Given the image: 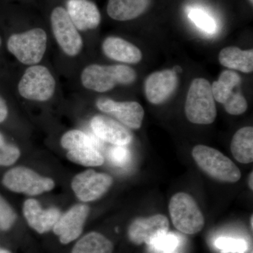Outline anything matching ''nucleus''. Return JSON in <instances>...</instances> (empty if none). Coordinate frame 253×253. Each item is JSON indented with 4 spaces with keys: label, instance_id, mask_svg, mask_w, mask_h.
Here are the masks:
<instances>
[{
    "label": "nucleus",
    "instance_id": "obj_35",
    "mask_svg": "<svg viewBox=\"0 0 253 253\" xmlns=\"http://www.w3.org/2000/svg\"><path fill=\"white\" fill-rule=\"evenodd\" d=\"M5 144H6V142H5L4 136L0 133V146Z\"/></svg>",
    "mask_w": 253,
    "mask_h": 253
},
{
    "label": "nucleus",
    "instance_id": "obj_2",
    "mask_svg": "<svg viewBox=\"0 0 253 253\" xmlns=\"http://www.w3.org/2000/svg\"><path fill=\"white\" fill-rule=\"evenodd\" d=\"M186 118L197 125L212 124L217 117L211 84L204 78H196L190 86L185 103Z\"/></svg>",
    "mask_w": 253,
    "mask_h": 253
},
{
    "label": "nucleus",
    "instance_id": "obj_28",
    "mask_svg": "<svg viewBox=\"0 0 253 253\" xmlns=\"http://www.w3.org/2000/svg\"><path fill=\"white\" fill-rule=\"evenodd\" d=\"M109 157L115 166L125 167L130 161L131 155L126 146H115L110 149Z\"/></svg>",
    "mask_w": 253,
    "mask_h": 253
},
{
    "label": "nucleus",
    "instance_id": "obj_11",
    "mask_svg": "<svg viewBox=\"0 0 253 253\" xmlns=\"http://www.w3.org/2000/svg\"><path fill=\"white\" fill-rule=\"evenodd\" d=\"M89 213V206L77 204L61 215L52 231L61 244H71L81 237Z\"/></svg>",
    "mask_w": 253,
    "mask_h": 253
},
{
    "label": "nucleus",
    "instance_id": "obj_8",
    "mask_svg": "<svg viewBox=\"0 0 253 253\" xmlns=\"http://www.w3.org/2000/svg\"><path fill=\"white\" fill-rule=\"evenodd\" d=\"M51 23L56 41L63 51L70 56L79 54L83 40L67 11L61 6L55 8L51 13Z\"/></svg>",
    "mask_w": 253,
    "mask_h": 253
},
{
    "label": "nucleus",
    "instance_id": "obj_25",
    "mask_svg": "<svg viewBox=\"0 0 253 253\" xmlns=\"http://www.w3.org/2000/svg\"><path fill=\"white\" fill-rule=\"evenodd\" d=\"M16 220V214L14 209L0 195V230L9 231Z\"/></svg>",
    "mask_w": 253,
    "mask_h": 253
},
{
    "label": "nucleus",
    "instance_id": "obj_32",
    "mask_svg": "<svg viewBox=\"0 0 253 253\" xmlns=\"http://www.w3.org/2000/svg\"><path fill=\"white\" fill-rule=\"evenodd\" d=\"M8 109L6 103L2 98L0 97V123L4 122L7 117Z\"/></svg>",
    "mask_w": 253,
    "mask_h": 253
},
{
    "label": "nucleus",
    "instance_id": "obj_10",
    "mask_svg": "<svg viewBox=\"0 0 253 253\" xmlns=\"http://www.w3.org/2000/svg\"><path fill=\"white\" fill-rule=\"evenodd\" d=\"M169 222L163 214L149 217H138L131 223L127 230L128 239L132 244L151 246L169 231Z\"/></svg>",
    "mask_w": 253,
    "mask_h": 253
},
{
    "label": "nucleus",
    "instance_id": "obj_15",
    "mask_svg": "<svg viewBox=\"0 0 253 253\" xmlns=\"http://www.w3.org/2000/svg\"><path fill=\"white\" fill-rule=\"evenodd\" d=\"M95 135L115 146H126L132 140V134L121 123L106 116L98 115L91 121Z\"/></svg>",
    "mask_w": 253,
    "mask_h": 253
},
{
    "label": "nucleus",
    "instance_id": "obj_7",
    "mask_svg": "<svg viewBox=\"0 0 253 253\" xmlns=\"http://www.w3.org/2000/svg\"><path fill=\"white\" fill-rule=\"evenodd\" d=\"M56 82L49 70L43 66H33L26 70L18 83L21 96L33 101H45L54 94Z\"/></svg>",
    "mask_w": 253,
    "mask_h": 253
},
{
    "label": "nucleus",
    "instance_id": "obj_20",
    "mask_svg": "<svg viewBox=\"0 0 253 253\" xmlns=\"http://www.w3.org/2000/svg\"><path fill=\"white\" fill-rule=\"evenodd\" d=\"M231 151L238 162L243 164L253 162V126H245L236 131L231 141Z\"/></svg>",
    "mask_w": 253,
    "mask_h": 253
},
{
    "label": "nucleus",
    "instance_id": "obj_33",
    "mask_svg": "<svg viewBox=\"0 0 253 253\" xmlns=\"http://www.w3.org/2000/svg\"><path fill=\"white\" fill-rule=\"evenodd\" d=\"M249 186L250 189L253 190V172L250 174L249 178Z\"/></svg>",
    "mask_w": 253,
    "mask_h": 253
},
{
    "label": "nucleus",
    "instance_id": "obj_38",
    "mask_svg": "<svg viewBox=\"0 0 253 253\" xmlns=\"http://www.w3.org/2000/svg\"><path fill=\"white\" fill-rule=\"evenodd\" d=\"M249 1H250V2H251V4H253V0H249Z\"/></svg>",
    "mask_w": 253,
    "mask_h": 253
},
{
    "label": "nucleus",
    "instance_id": "obj_18",
    "mask_svg": "<svg viewBox=\"0 0 253 253\" xmlns=\"http://www.w3.org/2000/svg\"><path fill=\"white\" fill-rule=\"evenodd\" d=\"M150 2L151 0H109L108 14L116 21H129L142 14Z\"/></svg>",
    "mask_w": 253,
    "mask_h": 253
},
{
    "label": "nucleus",
    "instance_id": "obj_14",
    "mask_svg": "<svg viewBox=\"0 0 253 253\" xmlns=\"http://www.w3.org/2000/svg\"><path fill=\"white\" fill-rule=\"evenodd\" d=\"M23 213L28 226L39 234H46L52 230L61 215L57 208L44 210L39 202L33 199L25 201Z\"/></svg>",
    "mask_w": 253,
    "mask_h": 253
},
{
    "label": "nucleus",
    "instance_id": "obj_36",
    "mask_svg": "<svg viewBox=\"0 0 253 253\" xmlns=\"http://www.w3.org/2000/svg\"><path fill=\"white\" fill-rule=\"evenodd\" d=\"M0 253H12L11 251H9V250L2 249V248L0 247Z\"/></svg>",
    "mask_w": 253,
    "mask_h": 253
},
{
    "label": "nucleus",
    "instance_id": "obj_37",
    "mask_svg": "<svg viewBox=\"0 0 253 253\" xmlns=\"http://www.w3.org/2000/svg\"><path fill=\"white\" fill-rule=\"evenodd\" d=\"M253 215L252 214V215H251V229H252V230L253 229Z\"/></svg>",
    "mask_w": 253,
    "mask_h": 253
},
{
    "label": "nucleus",
    "instance_id": "obj_19",
    "mask_svg": "<svg viewBox=\"0 0 253 253\" xmlns=\"http://www.w3.org/2000/svg\"><path fill=\"white\" fill-rule=\"evenodd\" d=\"M219 61L222 66L230 69L246 73L253 71V49L242 50L236 46H227L219 52Z\"/></svg>",
    "mask_w": 253,
    "mask_h": 253
},
{
    "label": "nucleus",
    "instance_id": "obj_21",
    "mask_svg": "<svg viewBox=\"0 0 253 253\" xmlns=\"http://www.w3.org/2000/svg\"><path fill=\"white\" fill-rule=\"evenodd\" d=\"M112 241L103 234L91 231L76 240L71 253H113Z\"/></svg>",
    "mask_w": 253,
    "mask_h": 253
},
{
    "label": "nucleus",
    "instance_id": "obj_5",
    "mask_svg": "<svg viewBox=\"0 0 253 253\" xmlns=\"http://www.w3.org/2000/svg\"><path fill=\"white\" fill-rule=\"evenodd\" d=\"M47 36L41 28H34L21 34H14L8 41L7 47L20 62L26 65L38 63L45 53Z\"/></svg>",
    "mask_w": 253,
    "mask_h": 253
},
{
    "label": "nucleus",
    "instance_id": "obj_4",
    "mask_svg": "<svg viewBox=\"0 0 253 253\" xmlns=\"http://www.w3.org/2000/svg\"><path fill=\"white\" fill-rule=\"evenodd\" d=\"M169 212L173 225L184 234L193 235L204 229V214L192 196L186 193H177L171 198Z\"/></svg>",
    "mask_w": 253,
    "mask_h": 253
},
{
    "label": "nucleus",
    "instance_id": "obj_24",
    "mask_svg": "<svg viewBox=\"0 0 253 253\" xmlns=\"http://www.w3.org/2000/svg\"><path fill=\"white\" fill-rule=\"evenodd\" d=\"M61 144L63 149L68 151L84 146H94L97 148V143L94 138L78 129L65 133L61 137Z\"/></svg>",
    "mask_w": 253,
    "mask_h": 253
},
{
    "label": "nucleus",
    "instance_id": "obj_39",
    "mask_svg": "<svg viewBox=\"0 0 253 253\" xmlns=\"http://www.w3.org/2000/svg\"><path fill=\"white\" fill-rule=\"evenodd\" d=\"M0 45H1V38H0Z\"/></svg>",
    "mask_w": 253,
    "mask_h": 253
},
{
    "label": "nucleus",
    "instance_id": "obj_29",
    "mask_svg": "<svg viewBox=\"0 0 253 253\" xmlns=\"http://www.w3.org/2000/svg\"><path fill=\"white\" fill-rule=\"evenodd\" d=\"M224 106L226 112L233 116L243 114L248 109L246 99L239 93H234V96L224 104Z\"/></svg>",
    "mask_w": 253,
    "mask_h": 253
},
{
    "label": "nucleus",
    "instance_id": "obj_34",
    "mask_svg": "<svg viewBox=\"0 0 253 253\" xmlns=\"http://www.w3.org/2000/svg\"><path fill=\"white\" fill-rule=\"evenodd\" d=\"M172 71H174V73H179L182 72V69H181V68L180 66H174V68H173Z\"/></svg>",
    "mask_w": 253,
    "mask_h": 253
},
{
    "label": "nucleus",
    "instance_id": "obj_22",
    "mask_svg": "<svg viewBox=\"0 0 253 253\" xmlns=\"http://www.w3.org/2000/svg\"><path fill=\"white\" fill-rule=\"evenodd\" d=\"M66 156L71 162L85 167H98L104 162V156L94 146L68 150Z\"/></svg>",
    "mask_w": 253,
    "mask_h": 253
},
{
    "label": "nucleus",
    "instance_id": "obj_27",
    "mask_svg": "<svg viewBox=\"0 0 253 253\" xmlns=\"http://www.w3.org/2000/svg\"><path fill=\"white\" fill-rule=\"evenodd\" d=\"M179 245V240L177 236L172 234H167L160 238L154 244L151 245V248L157 252L163 253H173Z\"/></svg>",
    "mask_w": 253,
    "mask_h": 253
},
{
    "label": "nucleus",
    "instance_id": "obj_12",
    "mask_svg": "<svg viewBox=\"0 0 253 253\" xmlns=\"http://www.w3.org/2000/svg\"><path fill=\"white\" fill-rule=\"evenodd\" d=\"M96 106L102 112L115 116L120 122L130 129H139L142 125L144 109L136 101L118 102L104 97L96 101Z\"/></svg>",
    "mask_w": 253,
    "mask_h": 253
},
{
    "label": "nucleus",
    "instance_id": "obj_31",
    "mask_svg": "<svg viewBox=\"0 0 253 253\" xmlns=\"http://www.w3.org/2000/svg\"><path fill=\"white\" fill-rule=\"evenodd\" d=\"M218 81L220 82L224 85L234 89L241 83V78L239 75L234 71H224L221 73Z\"/></svg>",
    "mask_w": 253,
    "mask_h": 253
},
{
    "label": "nucleus",
    "instance_id": "obj_16",
    "mask_svg": "<svg viewBox=\"0 0 253 253\" xmlns=\"http://www.w3.org/2000/svg\"><path fill=\"white\" fill-rule=\"evenodd\" d=\"M66 11L74 26L80 31L94 29L101 22L99 9L89 0H68Z\"/></svg>",
    "mask_w": 253,
    "mask_h": 253
},
{
    "label": "nucleus",
    "instance_id": "obj_13",
    "mask_svg": "<svg viewBox=\"0 0 253 253\" xmlns=\"http://www.w3.org/2000/svg\"><path fill=\"white\" fill-rule=\"evenodd\" d=\"M176 74L164 70L150 75L144 84L145 94L150 103L161 104L170 97L177 86Z\"/></svg>",
    "mask_w": 253,
    "mask_h": 253
},
{
    "label": "nucleus",
    "instance_id": "obj_1",
    "mask_svg": "<svg viewBox=\"0 0 253 253\" xmlns=\"http://www.w3.org/2000/svg\"><path fill=\"white\" fill-rule=\"evenodd\" d=\"M136 78L134 70L126 65L92 64L83 70L81 81L86 89L97 92H106L118 84H131Z\"/></svg>",
    "mask_w": 253,
    "mask_h": 253
},
{
    "label": "nucleus",
    "instance_id": "obj_6",
    "mask_svg": "<svg viewBox=\"0 0 253 253\" xmlns=\"http://www.w3.org/2000/svg\"><path fill=\"white\" fill-rule=\"evenodd\" d=\"M2 184L13 192L37 196L54 189L51 178L40 175L31 168L16 167L5 173Z\"/></svg>",
    "mask_w": 253,
    "mask_h": 253
},
{
    "label": "nucleus",
    "instance_id": "obj_40",
    "mask_svg": "<svg viewBox=\"0 0 253 253\" xmlns=\"http://www.w3.org/2000/svg\"><path fill=\"white\" fill-rule=\"evenodd\" d=\"M251 253H253V251H252V252H251Z\"/></svg>",
    "mask_w": 253,
    "mask_h": 253
},
{
    "label": "nucleus",
    "instance_id": "obj_26",
    "mask_svg": "<svg viewBox=\"0 0 253 253\" xmlns=\"http://www.w3.org/2000/svg\"><path fill=\"white\" fill-rule=\"evenodd\" d=\"M216 246L224 253H244L247 250V244L242 239L221 237L216 241Z\"/></svg>",
    "mask_w": 253,
    "mask_h": 253
},
{
    "label": "nucleus",
    "instance_id": "obj_3",
    "mask_svg": "<svg viewBox=\"0 0 253 253\" xmlns=\"http://www.w3.org/2000/svg\"><path fill=\"white\" fill-rule=\"evenodd\" d=\"M192 156L199 167L215 180L235 183L241 179V171L235 163L217 149L197 145L193 149Z\"/></svg>",
    "mask_w": 253,
    "mask_h": 253
},
{
    "label": "nucleus",
    "instance_id": "obj_17",
    "mask_svg": "<svg viewBox=\"0 0 253 253\" xmlns=\"http://www.w3.org/2000/svg\"><path fill=\"white\" fill-rule=\"evenodd\" d=\"M103 51L107 57L119 62L139 63L142 53L134 44L117 37H109L102 44Z\"/></svg>",
    "mask_w": 253,
    "mask_h": 253
},
{
    "label": "nucleus",
    "instance_id": "obj_9",
    "mask_svg": "<svg viewBox=\"0 0 253 253\" xmlns=\"http://www.w3.org/2000/svg\"><path fill=\"white\" fill-rule=\"evenodd\" d=\"M113 182L112 176L109 174L90 169L76 174L71 181V188L82 202H91L104 196Z\"/></svg>",
    "mask_w": 253,
    "mask_h": 253
},
{
    "label": "nucleus",
    "instance_id": "obj_30",
    "mask_svg": "<svg viewBox=\"0 0 253 253\" xmlns=\"http://www.w3.org/2000/svg\"><path fill=\"white\" fill-rule=\"evenodd\" d=\"M21 152L16 146L5 144L0 146V166H9L18 161Z\"/></svg>",
    "mask_w": 253,
    "mask_h": 253
},
{
    "label": "nucleus",
    "instance_id": "obj_23",
    "mask_svg": "<svg viewBox=\"0 0 253 253\" xmlns=\"http://www.w3.org/2000/svg\"><path fill=\"white\" fill-rule=\"evenodd\" d=\"M188 17L196 27L208 34H213L217 31V23L214 18L208 11L200 7H189Z\"/></svg>",
    "mask_w": 253,
    "mask_h": 253
}]
</instances>
